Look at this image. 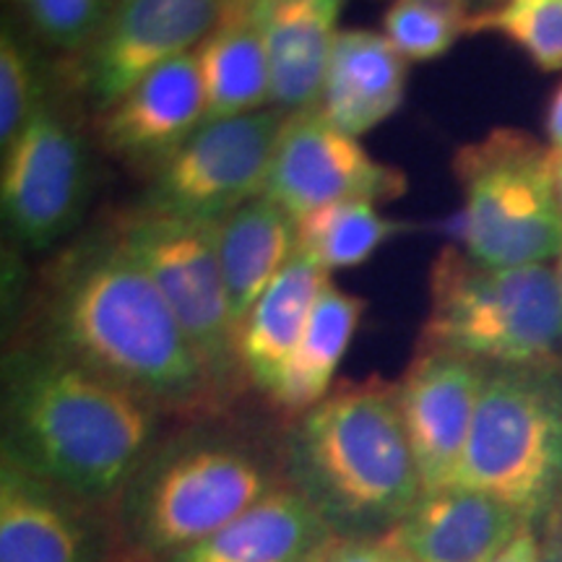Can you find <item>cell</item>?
I'll use <instances>...</instances> for the list:
<instances>
[{"label": "cell", "mask_w": 562, "mask_h": 562, "mask_svg": "<svg viewBox=\"0 0 562 562\" xmlns=\"http://www.w3.org/2000/svg\"><path fill=\"white\" fill-rule=\"evenodd\" d=\"M331 539L318 513L281 484L220 531L159 562H300Z\"/></svg>", "instance_id": "obj_20"}, {"label": "cell", "mask_w": 562, "mask_h": 562, "mask_svg": "<svg viewBox=\"0 0 562 562\" xmlns=\"http://www.w3.org/2000/svg\"><path fill=\"white\" fill-rule=\"evenodd\" d=\"M526 526L510 505L448 484L422 492L389 539L412 562H495Z\"/></svg>", "instance_id": "obj_16"}, {"label": "cell", "mask_w": 562, "mask_h": 562, "mask_svg": "<svg viewBox=\"0 0 562 562\" xmlns=\"http://www.w3.org/2000/svg\"><path fill=\"white\" fill-rule=\"evenodd\" d=\"M542 560V531L537 526H526L516 542L505 550L495 562H539Z\"/></svg>", "instance_id": "obj_30"}, {"label": "cell", "mask_w": 562, "mask_h": 562, "mask_svg": "<svg viewBox=\"0 0 562 562\" xmlns=\"http://www.w3.org/2000/svg\"><path fill=\"white\" fill-rule=\"evenodd\" d=\"M229 3H252V0H229Z\"/></svg>", "instance_id": "obj_39"}, {"label": "cell", "mask_w": 562, "mask_h": 562, "mask_svg": "<svg viewBox=\"0 0 562 562\" xmlns=\"http://www.w3.org/2000/svg\"><path fill=\"white\" fill-rule=\"evenodd\" d=\"M362 313V297L344 292L331 279L323 284L305 334H302L279 385L269 396V402L279 412L297 417L334 391L336 370L360 328Z\"/></svg>", "instance_id": "obj_23"}, {"label": "cell", "mask_w": 562, "mask_h": 562, "mask_svg": "<svg viewBox=\"0 0 562 562\" xmlns=\"http://www.w3.org/2000/svg\"><path fill=\"white\" fill-rule=\"evenodd\" d=\"M419 349L451 351L487 368L562 364L558 266H484L446 245L427 277Z\"/></svg>", "instance_id": "obj_5"}, {"label": "cell", "mask_w": 562, "mask_h": 562, "mask_svg": "<svg viewBox=\"0 0 562 562\" xmlns=\"http://www.w3.org/2000/svg\"><path fill=\"white\" fill-rule=\"evenodd\" d=\"M0 393L3 459L104 510L161 438L157 406L37 341L5 351Z\"/></svg>", "instance_id": "obj_2"}, {"label": "cell", "mask_w": 562, "mask_h": 562, "mask_svg": "<svg viewBox=\"0 0 562 562\" xmlns=\"http://www.w3.org/2000/svg\"><path fill=\"white\" fill-rule=\"evenodd\" d=\"M331 273L294 248L240 326V364L245 381L269 398L305 334L315 300Z\"/></svg>", "instance_id": "obj_19"}, {"label": "cell", "mask_w": 562, "mask_h": 562, "mask_svg": "<svg viewBox=\"0 0 562 562\" xmlns=\"http://www.w3.org/2000/svg\"><path fill=\"white\" fill-rule=\"evenodd\" d=\"M110 562H154V560L144 558V554H138V552H133L131 547H125V544L121 542V544L115 547V552H112Z\"/></svg>", "instance_id": "obj_33"}, {"label": "cell", "mask_w": 562, "mask_h": 562, "mask_svg": "<svg viewBox=\"0 0 562 562\" xmlns=\"http://www.w3.org/2000/svg\"><path fill=\"white\" fill-rule=\"evenodd\" d=\"M206 121L195 50L161 63L102 112L104 149L154 172Z\"/></svg>", "instance_id": "obj_15"}, {"label": "cell", "mask_w": 562, "mask_h": 562, "mask_svg": "<svg viewBox=\"0 0 562 562\" xmlns=\"http://www.w3.org/2000/svg\"><path fill=\"white\" fill-rule=\"evenodd\" d=\"M32 30L47 45L66 53H87L102 32L115 0H16Z\"/></svg>", "instance_id": "obj_28"}, {"label": "cell", "mask_w": 562, "mask_h": 562, "mask_svg": "<svg viewBox=\"0 0 562 562\" xmlns=\"http://www.w3.org/2000/svg\"><path fill=\"white\" fill-rule=\"evenodd\" d=\"M544 136H547V146H550L552 151L562 149V81L560 87L552 91L550 104H547Z\"/></svg>", "instance_id": "obj_31"}, {"label": "cell", "mask_w": 562, "mask_h": 562, "mask_svg": "<svg viewBox=\"0 0 562 562\" xmlns=\"http://www.w3.org/2000/svg\"><path fill=\"white\" fill-rule=\"evenodd\" d=\"M91 170L81 133L47 100L3 149L0 211L5 229L26 250H47L79 227Z\"/></svg>", "instance_id": "obj_10"}, {"label": "cell", "mask_w": 562, "mask_h": 562, "mask_svg": "<svg viewBox=\"0 0 562 562\" xmlns=\"http://www.w3.org/2000/svg\"><path fill=\"white\" fill-rule=\"evenodd\" d=\"M47 102L40 63L16 32L3 24L0 34V146H9L34 112Z\"/></svg>", "instance_id": "obj_27"}, {"label": "cell", "mask_w": 562, "mask_h": 562, "mask_svg": "<svg viewBox=\"0 0 562 562\" xmlns=\"http://www.w3.org/2000/svg\"><path fill=\"white\" fill-rule=\"evenodd\" d=\"M229 0H115L102 32L81 55L91 108L110 110L161 63L193 53L220 24Z\"/></svg>", "instance_id": "obj_12"}, {"label": "cell", "mask_w": 562, "mask_h": 562, "mask_svg": "<svg viewBox=\"0 0 562 562\" xmlns=\"http://www.w3.org/2000/svg\"><path fill=\"white\" fill-rule=\"evenodd\" d=\"M347 0H252L271 68V108H315Z\"/></svg>", "instance_id": "obj_18"}, {"label": "cell", "mask_w": 562, "mask_h": 562, "mask_svg": "<svg viewBox=\"0 0 562 562\" xmlns=\"http://www.w3.org/2000/svg\"><path fill=\"white\" fill-rule=\"evenodd\" d=\"M284 482L336 539H381L409 516L422 482L398 412L396 383L334 385L292 417L279 440Z\"/></svg>", "instance_id": "obj_3"}, {"label": "cell", "mask_w": 562, "mask_h": 562, "mask_svg": "<svg viewBox=\"0 0 562 562\" xmlns=\"http://www.w3.org/2000/svg\"><path fill=\"white\" fill-rule=\"evenodd\" d=\"M550 518H554V521H560L562 524V497H560V503H558V508L552 510V516Z\"/></svg>", "instance_id": "obj_36"}, {"label": "cell", "mask_w": 562, "mask_h": 562, "mask_svg": "<svg viewBox=\"0 0 562 562\" xmlns=\"http://www.w3.org/2000/svg\"><path fill=\"white\" fill-rule=\"evenodd\" d=\"M451 484L542 529L562 497V364L490 368Z\"/></svg>", "instance_id": "obj_6"}, {"label": "cell", "mask_w": 562, "mask_h": 562, "mask_svg": "<svg viewBox=\"0 0 562 562\" xmlns=\"http://www.w3.org/2000/svg\"><path fill=\"white\" fill-rule=\"evenodd\" d=\"M487 372V364L469 357L417 349V357L396 383L398 412L425 492L453 482Z\"/></svg>", "instance_id": "obj_13"}, {"label": "cell", "mask_w": 562, "mask_h": 562, "mask_svg": "<svg viewBox=\"0 0 562 562\" xmlns=\"http://www.w3.org/2000/svg\"><path fill=\"white\" fill-rule=\"evenodd\" d=\"M469 3H472V5H482V3H492V0H469ZM501 3H503V0H501Z\"/></svg>", "instance_id": "obj_38"}, {"label": "cell", "mask_w": 562, "mask_h": 562, "mask_svg": "<svg viewBox=\"0 0 562 562\" xmlns=\"http://www.w3.org/2000/svg\"><path fill=\"white\" fill-rule=\"evenodd\" d=\"M34 341L125 385L165 417L224 412L159 286L115 232L70 245L55 261Z\"/></svg>", "instance_id": "obj_1"}, {"label": "cell", "mask_w": 562, "mask_h": 562, "mask_svg": "<svg viewBox=\"0 0 562 562\" xmlns=\"http://www.w3.org/2000/svg\"><path fill=\"white\" fill-rule=\"evenodd\" d=\"M461 243L484 266L550 263L562 248L552 149L521 128H495L456 149Z\"/></svg>", "instance_id": "obj_7"}, {"label": "cell", "mask_w": 562, "mask_h": 562, "mask_svg": "<svg viewBox=\"0 0 562 562\" xmlns=\"http://www.w3.org/2000/svg\"><path fill=\"white\" fill-rule=\"evenodd\" d=\"M558 277H560V290H562V248H560V252H558Z\"/></svg>", "instance_id": "obj_37"}, {"label": "cell", "mask_w": 562, "mask_h": 562, "mask_svg": "<svg viewBox=\"0 0 562 562\" xmlns=\"http://www.w3.org/2000/svg\"><path fill=\"white\" fill-rule=\"evenodd\" d=\"M216 248L237 331L273 277L294 252V220L269 195H258L216 224Z\"/></svg>", "instance_id": "obj_22"}, {"label": "cell", "mask_w": 562, "mask_h": 562, "mask_svg": "<svg viewBox=\"0 0 562 562\" xmlns=\"http://www.w3.org/2000/svg\"><path fill=\"white\" fill-rule=\"evenodd\" d=\"M286 112L266 108L203 123L151 172L138 209L220 224L266 191Z\"/></svg>", "instance_id": "obj_9"}, {"label": "cell", "mask_w": 562, "mask_h": 562, "mask_svg": "<svg viewBox=\"0 0 562 562\" xmlns=\"http://www.w3.org/2000/svg\"><path fill=\"white\" fill-rule=\"evenodd\" d=\"M284 482L279 446L216 417L161 435L117 497V537L154 562L235 521Z\"/></svg>", "instance_id": "obj_4"}, {"label": "cell", "mask_w": 562, "mask_h": 562, "mask_svg": "<svg viewBox=\"0 0 562 562\" xmlns=\"http://www.w3.org/2000/svg\"><path fill=\"white\" fill-rule=\"evenodd\" d=\"M117 544L112 510L0 459V562H110Z\"/></svg>", "instance_id": "obj_14"}, {"label": "cell", "mask_w": 562, "mask_h": 562, "mask_svg": "<svg viewBox=\"0 0 562 562\" xmlns=\"http://www.w3.org/2000/svg\"><path fill=\"white\" fill-rule=\"evenodd\" d=\"M539 531H542V560L539 562H562V524L547 518Z\"/></svg>", "instance_id": "obj_32"}, {"label": "cell", "mask_w": 562, "mask_h": 562, "mask_svg": "<svg viewBox=\"0 0 562 562\" xmlns=\"http://www.w3.org/2000/svg\"><path fill=\"white\" fill-rule=\"evenodd\" d=\"M331 547H334V539H331V542L321 544L318 550H313L311 554H307V558H302L300 562H328V554H331Z\"/></svg>", "instance_id": "obj_35"}, {"label": "cell", "mask_w": 562, "mask_h": 562, "mask_svg": "<svg viewBox=\"0 0 562 562\" xmlns=\"http://www.w3.org/2000/svg\"><path fill=\"white\" fill-rule=\"evenodd\" d=\"M469 0H393L385 9L383 34L409 63H430L472 34Z\"/></svg>", "instance_id": "obj_25"}, {"label": "cell", "mask_w": 562, "mask_h": 562, "mask_svg": "<svg viewBox=\"0 0 562 562\" xmlns=\"http://www.w3.org/2000/svg\"><path fill=\"white\" fill-rule=\"evenodd\" d=\"M552 167H554V191H558V201L562 209V149L552 151Z\"/></svg>", "instance_id": "obj_34"}, {"label": "cell", "mask_w": 562, "mask_h": 562, "mask_svg": "<svg viewBox=\"0 0 562 562\" xmlns=\"http://www.w3.org/2000/svg\"><path fill=\"white\" fill-rule=\"evenodd\" d=\"M117 240L167 300L222 409L243 391L240 331L224 284L216 224L133 209L115 224Z\"/></svg>", "instance_id": "obj_8"}, {"label": "cell", "mask_w": 562, "mask_h": 562, "mask_svg": "<svg viewBox=\"0 0 562 562\" xmlns=\"http://www.w3.org/2000/svg\"><path fill=\"white\" fill-rule=\"evenodd\" d=\"M404 229L402 222L381 214L378 203L339 201L294 220V248L331 273L368 263Z\"/></svg>", "instance_id": "obj_24"}, {"label": "cell", "mask_w": 562, "mask_h": 562, "mask_svg": "<svg viewBox=\"0 0 562 562\" xmlns=\"http://www.w3.org/2000/svg\"><path fill=\"white\" fill-rule=\"evenodd\" d=\"M501 34L544 74L562 70V0H503L472 19V34Z\"/></svg>", "instance_id": "obj_26"}, {"label": "cell", "mask_w": 562, "mask_h": 562, "mask_svg": "<svg viewBox=\"0 0 562 562\" xmlns=\"http://www.w3.org/2000/svg\"><path fill=\"white\" fill-rule=\"evenodd\" d=\"M328 562H412L391 542L381 539H334Z\"/></svg>", "instance_id": "obj_29"}, {"label": "cell", "mask_w": 562, "mask_h": 562, "mask_svg": "<svg viewBox=\"0 0 562 562\" xmlns=\"http://www.w3.org/2000/svg\"><path fill=\"white\" fill-rule=\"evenodd\" d=\"M409 191L398 167L385 165L362 140L336 128L318 108L290 112L279 133L263 195L292 220L339 201H396Z\"/></svg>", "instance_id": "obj_11"}, {"label": "cell", "mask_w": 562, "mask_h": 562, "mask_svg": "<svg viewBox=\"0 0 562 562\" xmlns=\"http://www.w3.org/2000/svg\"><path fill=\"white\" fill-rule=\"evenodd\" d=\"M409 60L383 32L347 26L336 37L315 108L349 136L362 138L402 110Z\"/></svg>", "instance_id": "obj_17"}, {"label": "cell", "mask_w": 562, "mask_h": 562, "mask_svg": "<svg viewBox=\"0 0 562 562\" xmlns=\"http://www.w3.org/2000/svg\"><path fill=\"white\" fill-rule=\"evenodd\" d=\"M206 121L271 108V68L252 3H227L220 24L195 47Z\"/></svg>", "instance_id": "obj_21"}]
</instances>
